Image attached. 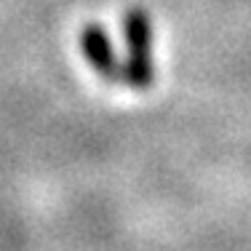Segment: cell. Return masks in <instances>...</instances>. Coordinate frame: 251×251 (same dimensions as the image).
<instances>
[{"instance_id": "obj_1", "label": "cell", "mask_w": 251, "mask_h": 251, "mask_svg": "<svg viewBox=\"0 0 251 251\" xmlns=\"http://www.w3.org/2000/svg\"><path fill=\"white\" fill-rule=\"evenodd\" d=\"M123 35H126V64L123 80L131 88H147L155 80V62H152V25L142 8H131L123 16Z\"/></svg>"}, {"instance_id": "obj_2", "label": "cell", "mask_w": 251, "mask_h": 251, "mask_svg": "<svg viewBox=\"0 0 251 251\" xmlns=\"http://www.w3.org/2000/svg\"><path fill=\"white\" fill-rule=\"evenodd\" d=\"M80 49H83V56H86L88 62H91V67L97 70V75L107 77V80L123 77V67L118 64L112 40L101 25L91 22V25H86L80 29Z\"/></svg>"}]
</instances>
